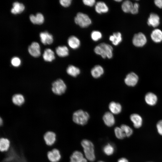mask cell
Masks as SVG:
<instances>
[{
  "label": "cell",
  "mask_w": 162,
  "mask_h": 162,
  "mask_svg": "<svg viewBox=\"0 0 162 162\" xmlns=\"http://www.w3.org/2000/svg\"><path fill=\"white\" fill-rule=\"evenodd\" d=\"M81 145L83 148L84 155L85 158L90 162H94L96 159L94 146L93 142L87 139L82 140Z\"/></svg>",
  "instance_id": "obj_1"
},
{
  "label": "cell",
  "mask_w": 162,
  "mask_h": 162,
  "mask_svg": "<svg viewBox=\"0 0 162 162\" xmlns=\"http://www.w3.org/2000/svg\"><path fill=\"white\" fill-rule=\"evenodd\" d=\"M112 47L110 45L102 43L96 46L94 49L95 53L100 56L103 58L110 59L113 56Z\"/></svg>",
  "instance_id": "obj_2"
},
{
  "label": "cell",
  "mask_w": 162,
  "mask_h": 162,
  "mask_svg": "<svg viewBox=\"0 0 162 162\" xmlns=\"http://www.w3.org/2000/svg\"><path fill=\"white\" fill-rule=\"evenodd\" d=\"M89 118L88 113L81 110L74 112L72 116V119L74 122L81 125H86L87 123Z\"/></svg>",
  "instance_id": "obj_3"
},
{
  "label": "cell",
  "mask_w": 162,
  "mask_h": 162,
  "mask_svg": "<svg viewBox=\"0 0 162 162\" xmlns=\"http://www.w3.org/2000/svg\"><path fill=\"white\" fill-rule=\"evenodd\" d=\"M75 23L82 28H86L92 24V20L89 16L81 12L78 13L74 18Z\"/></svg>",
  "instance_id": "obj_4"
},
{
  "label": "cell",
  "mask_w": 162,
  "mask_h": 162,
  "mask_svg": "<svg viewBox=\"0 0 162 162\" xmlns=\"http://www.w3.org/2000/svg\"><path fill=\"white\" fill-rule=\"evenodd\" d=\"M67 89V86L64 81L61 79H58L52 84V90L54 93L60 95L64 93Z\"/></svg>",
  "instance_id": "obj_5"
},
{
  "label": "cell",
  "mask_w": 162,
  "mask_h": 162,
  "mask_svg": "<svg viewBox=\"0 0 162 162\" xmlns=\"http://www.w3.org/2000/svg\"><path fill=\"white\" fill-rule=\"evenodd\" d=\"M147 42L145 35L142 33L140 32L135 34L132 39V43L134 46L137 47L144 46Z\"/></svg>",
  "instance_id": "obj_6"
},
{
  "label": "cell",
  "mask_w": 162,
  "mask_h": 162,
  "mask_svg": "<svg viewBox=\"0 0 162 162\" xmlns=\"http://www.w3.org/2000/svg\"><path fill=\"white\" fill-rule=\"evenodd\" d=\"M84 154L80 151H74L70 157L69 162H88Z\"/></svg>",
  "instance_id": "obj_7"
},
{
  "label": "cell",
  "mask_w": 162,
  "mask_h": 162,
  "mask_svg": "<svg viewBox=\"0 0 162 162\" xmlns=\"http://www.w3.org/2000/svg\"><path fill=\"white\" fill-rule=\"evenodd\" d=\"M47 156L51 162H58L62 158L60 151L56 148H53L49 151L47 153Z\"/></svg>",
  "instance_id": "obj_8"
},
{
  "label": "cell",
  "mask_w": 162,
  "mask_h": 162,
  "mask_svg": "<svg viewBox=\"0 0 162 162\" xmlns=\"http://www.w3.org/2000/svg\"><path fill=\"white\" fill-rule=\"evenodd\" d=\"M138 76L135 73L131 72L128 74L124 79V82L126 85L130 86H134L137 83Z\"/></svg>",
  "instance_id": "obj_9"
},
{
  "label": "cell",
  "mask_w": 162,
  "mask_h": 162,
  "mask_svg": "<svg viewBox=\"0 0 162 162\" xmlns=\"http://www.w3.org/2000/svg\"><path fill=\"white\" fill-rule=\"evenodd\" d=\"M28 50L29 54L34 57H38L40 55V46L37 42H33L28 46Z\"/></svg>",
  "instance_id": "obj_10"
},
{
  "label": "cell",
  "mask_w": 162,
  "mask_h": 162,
  "mask_svg": "<svg viewBox=\"0 0 162 162\" xmlns=\"http://www.w3.org/2000/svg\"><path fill=\"white\" fill-rule=\"evenodd\" d=\"M44 139L46 145L50 146H52L56 140V135L53 132L48 131L44 135Z\"/></svg>",
  "instance_id": "obj_11"
},
{
  "label": "cell",
  "mask_w": 162,
  "mask_h": 162,
  "mask_svg": "<svg viewBox=\"0 0 162 162\" xmlns=\"http://www.w3.org/2000/svg\"><path fill=\"white\" fill-rule=\"evenodd\" d=\"M103 119L105 124L108 127H111L115 124V120L113 114L107 112L104 114Z\"/></svg>",
  "instance_id": "obj_12"
},
{
  "label": "cell",
  "mask_w": 162,
  "mask_h": 162,
  "mask_svg": "<svg viewBox=\"0 0 162 162\" xmlns=\"http://www.w3.org/2000/svg\"><path fill=\"white\" fill-rule=\"evenodd\" d=\"M40 37L41 42L44 45L50 44L53 42V36L47 32L40 33Z\"/></svg>",
  "instance_id": "obj_13"
},
{
  "label": "cell",
  "mask_w": 162,
  "mask_h": 162,
  "mask_svg": "<svg viewBox=\"0 0 162 162\" xmlns=\"http://www.w3.org/2000/svg\"><path fill=\"white\" fill-rule=\"evenodd\" d=\"M160 17L156 14L151 13L148 19L147 24L153 27L158 26L160 24Z\"/></svg>",
  "instance_id": "obj_14"
},
{
  "label": "cell",
  "mask_w": 162,
  "mask_h": 162,
  "mask_svg": "<svg viewBox=\"0 0 162 162\" xmlns=\"http://www.w3.org/2000/svg\"><path fill=\"white\" fill-rule=\"evenodd\" d=\"M130 119L135 128H138L142 126V117L139 114L136 113L131 114L130 116Z\"/></svg>",
  "instance_id": "obj_15"
},
{
  "label": "cell",
  "mask_w": 162,
  "mask_h": 162,
  "mask_svg": "<svg viewBox=\"0 0 162 162\" xmlns=\"http://www.w3.org/2000/svg\"><path fill=\"white\" fill-rule=\"evenodd\" d=\"M95 10L98 13L101 14L107 12L109 11V8L105 2L99 1L95 4Z\"/></svg>",
  "instance_id": "obj_16"
},
{
  "label": "cell",
  "mask_w": 162,
  "mask_h": 162,
  "mask_svg": "<svg viewBox=\"0 0 162 162\" xmlns=\"http://www.w3.org/2000/svg\"><path fill=\"white\" fill-rule=\"evenodd\" d=\"M68 43L71 48L74 50L78 48L80 44V40L75 36L70 37L68 39Z\"/></svg>",
  "instance_id": "obj_17"
},
{
  "label": "cell",
  "mask_w": 162,
  "mask_h": 162,
  "mask_svg": "<svg viewBox=\"0 0 162 162\" xmlns=\"http://www.w3.org/2000/svg\"><path fill=\"white\" fill-rule=\"evenodd\" d=\"M104 72L103 68L99 65H96L91 70V74L92 76L95 78H98L100 77Z\"/></svg>",
  "instance_id": "obj_18"
},
{
  "label": "cell",
  "mask_w": 162,
  "mask_h": 162,
  "mask_svg": "<svg viewBox=\"0 0 162 162\" xmlns=\"http://www.w3.org/2000/svg\"><path fill=\"white\" fill-rule=\"evenodd\" d=\"M145 99L146 103L150 106H154L157 103L158 98L157 96L152 92H148L145 96Z\"/></svg>",
  "instance_id": "obj_19"
},
{
  "label": "cell",
  "mask_w": 162,
  "mask_h": 162,
  "mask_svg": "<svg viewBox=\"0 0 162 162\" xmlns=\"http://www.w3.org/2000/svg\"><path fill=\"white\" fill-rule=\"evenodd\" d=\"M29 19L31 22L35 24H41L44 21V16L40 13L37 14L35 16L33 14L29 16Z\"/></svg>",
  "instance_id": "obj_20"
},
{
  "label": "cell",
  "mask_w": 162,
  "mask_h": 162,
  "mask_svg": "<svg viewBox=\"0 0 162 162\" xmlns=\"http://www.w3.org/2000/svg\"><path fill=\"white\" fill-rule=\"evenodd\" d=\"M109 108L111 112L114 114L119 113L122 110V107L121 104L119 103L114 101L111 102L110 103Z\"/></svg>",
  "instance_id": "obj_21"
},
{
  "label": "cell",
  "mask_w": 162,
  "mask_h": 162,
  "mask_svg": "<svg viewBox=\"0 0 162 162\" xmlns=\"http://www.w3.org/2000/svg\"><path fill=\"white\" fill-rule=\"evenodd\" d=\"M151 37L155 43H160L162 41V31L158 29H155L152 31Z\"/></svg>",
  "instance_id": "obj_22"
},
{
  "label": "cell",
  "mask_w": 162,
  "mask_h": 162,
  "mask_svg": "<svg viewBox=\"0 0 162 162\" xmlns=\"http://www.w3.org/2000/svg\"><path fill=\"white\" fill-rule=\"evenodd\" d=\"M13 8L11 10V13L14 14H19L22 12L25 9V6L22 3L15 2L13 4Z\"/></svg>",
  "instance_id": "obj_23"
},
{
  "label": "cell",
  "mask_w": 162,
  "mask_h": 162,
  "mask_svg": "<svg viewBox=\"0 0 162 162\" xmlns=\"http://www.w3.org/2000/svg\"><path fill=\"white\" fill-rule=\"evenodd\" d=\"M109 39L113 45H118L122 40V34L120 32H114L110 36Z\"/></svg>",
  "instance_id": "obj_24"
},
{
  "label": "cell",
  "mask_w": 162,
  "mask_h": 162,
  "mask_svg": "<svg viewBox=\"0 0 162 162\" xmlns=\"http://www.w3.org/2000/svg\"><path fill=\"white\" fill-rule=\"evenodd\" d=\"M10 141L6 138H1L0 139V151L1 152L7 151L10 148Z\"/></svg>",
  "instance_id": "obj_25"
},
{
  "label": "cell",
  "mask_w": 162,
  "mask_h": 162,
  "mask_svg": "<svg viewBox=\"0 0 162 162\" xmlns=\"http://www.w3.org/2000/svg\"><path fill=\"white\" fill-rule=\"evenodd\" d=\"M44 60L46 62H51L55 59L54 52L51 49H46L43 55Z\"/></svg>",
  "instance_id": "obj_26"
},
{
  "label": "cell",
  "mask_w": 162,
  "mask_h": 162,
  "mask_svg": "<svg viewBox=\"0 0 162 162\" xmlns=\"http://www.w3.org/2000/svg\"><path fill=\"white\" fill-rule=\"evenodd\" d=\"M66 72L69 75L76 77L80 74V70L77 67L73 65H70L67 68Z\"/></svg>",
  "instance_id": "obj_27"
},
{
  "label": "cell",
  "mask_w": 162,
  "mask_h": 162,
  "mask_svg": "<svg viewBox=\"0 0 162 162\" xmlns=\"http://www.w3.org/2000/svg\"><path fill=\"white\" fill-rule=\"evenodd\" d=\"M57 54L60 57H65L69 55V50L67 47L63 46H58L56 49Z\"/></svg>",
  "instance_id": "obj_28"
},
{
  "label": "cell",
  "mask_w": 162,
  "mask_h": 162,
  "mask_svg": "<svg viewBox=\"0 0 162 162\" xmlns=\"http://www.w3.org/2000/svg\"><path fill=\"white\" fill-rule=\"evenodd\" d=\"M12 101L14 104L20 106L24 103L25 99L22 94H16L14 95L12 97Z\"/></svg>",
  "instance_id": "obj_29"
},
{
  "label": "cell",
  "mask_w": 162,
  "mask_h": 162,
  "mask_svg": "<svg viewBox=\"0 0 162 162\" xmlns=\"http://www.w3.org/2000/svg\"><path fill=\"white\" fill-rule=\"evenodd\" d=\"M115 151V148L113 145L110 143H107L105 145L103 148V151L104 154L107 156L112 155Z\"/></svg>",
  "instance_id": "obj_30"
},
{
  "label": "cell",
  "mask_w": 162,
  "mask_h": 162,
  "mask_svg": "<svg viewBox=\"0 0 162 162\" xmlns=\"http://www.w3.org/2000/svg\"><path fill=\"white\" fill-rule=\"evenodd\" d=\"M133 4L129 0H126L124 1L122 5V10L125 13H131L132 10Z\"/></svg>",
  "instance_id": "obj_31"
},
{
  "label": "cell",
  "mask_w": 162,
  "mask_h": 162,
  "mask_svg": "<svg viewBox=\"0 0 162 162\" xmlns=\"http://www.w3.org/2000/svg\"><path fill=\"white\" fill-rule=\"evenodd\" d=\"M114 133L116 137L118 139L122 140L126 137L125 133L120 127H117L115 128Z\"/></svg>",
  "instance_id": "obj_32"
},
{
  "label": "cell",
  "mask_w": 162,
  "mask_h": 162,
  "mask_svg": "<svg viewBox=\"0 0 162 162\" xmlns=\"http://www.w3.org/2000/svg\"><path fill=\"white\" fill-rule=\"evenodd\" d=\"M120 128L125 133L126 137H129L133 134V132L132 129L128 125L122 124Z\"/></svg>",
  "instance_id": "obj_33"
},
{
  "label": "cell",
  "mask_w": 162,
  "mask_h": 162,
  "mask_svg": "<svg viewBox=\"0 0 162 162\" xmlns=\"http://www.w3.org/2000/svg\"><path fill=\"white\" fill-rule=\"evenodd\" d=\"M102 34L101 32L98 31H93L91 33V37L92 40L97 41L100 39L102 38Z\"/></svg>",
  "instance_id": "obj_34"
},
{
  "label": "cell",
  "mask_w": 162,
  "mask_h": 162,
  "mask_svg": "<svg viewBox=\"0 0 162 162\" xmlns=\"http://www.w3.org/2000/svg\"><path fill=\"white\" fill-rule=\"evenodd\" d=\"M12 65L15 67H18L21 64V61L20 58L17 57L12 58L11 60Z\"/></svg>",
  "instance_id": "obj_35"
},
{
  "label": "cell",
  "mask_w": 162,
  "mask_h": 162,
  "mask_svg": "<svg viewBox=\"0 0 162 162\" xmlns=\"http://www.w3.org/2000/svg\"><path fill=\"white\" fill-rule=\"evenodd\" d=\"M71 0H61L59 1L60 4L64 7H68L71 4Z\"/></svg>",
  "instance_id": "obj_36"
},
{
  "label": "cell",
  "mask_w": 162,
  "mask_h": 162,
  "mask_svg": "<svg viewBox=\"0 0 162 162\" xmlns=\"http://www.w3.org/2000/svg\"><path fill=\"white\" fill-rule=\"evenodd\" d=\"M156 128L158 133L162 136V120L158 122L156 124Z\"/></svg>",
  "instance_id": "obj_37"
},
{
  "label": "cell",
  "mask_w": 162,
  "mask_h": 162,
  "mask_svg": "<svg viewBox=\"0 0 162 162\" xmlns=\"http://www.w3.org/2000/svg\"><path fill=\"white\" fill-rule=\"evenodd\" d=\"M95 0H83L82 2L84 4L87 6L92 7L95 3Z\"/></svg>",
  "instance_id": "obj_38"
},
{
  "label": "cell",
  "mask_w": 162,
  "mask_h": 162,
  "mask_svg": "<svg viewBox=\"0 0 162 162\" xmlns=\"http://www.w3.org/2000/svg\"><path fill=\"white\" fill-rule=\"evenodd\" d=\"M139 8V4L137 3H134L133 4V7L130 13L134 14H137L138 12Z\"/></svg>",
  "instance_id": "obj_39"
},
{
  "label": "cell",
  "mask_w": 162,
  "mask_h": 162,
  "mask_svg": "<svg viewBox=\"0 0 162 162\" xmlns=\"http://www.w3.org/2000/svg\"><path fill=\"white\" fill-rule=\"evenodd\" d=\"M154 3L157 7L162 8V0H155Z\"/></svg>",
  "instance_id": "obj_40"
},
{
  "label": "cell",
  "mask_w": 162,
  "mask_h": 162,
  "mask_svg": "<svg viewBox=\"0 0 162 162\" xmlns=\"http://www.w3.org/2000/svg\"><path fill=\"white\" fill-rule=\"evenodd\" d=\"M117 162H129L128 160L126 158H121L118 159Z\"/></svg>",
  "instance_id": "obj_41"
},
{
  "label": "cell",
  "mask_w": 162,
  "mask_h": 162,
  "mask_svg": "<svg viewBox=\"0 0 162 162\" xmlns=\"http://www.w3.org/2000/svg\"><path fill=\"white\" fill-rule=\"evenodd\" d=\"M3 120L1 118V117H0V126H2L3 125Z\"/></svg>",
  "instance_id": "obj_42"
},
{
  "label": "cell",
  "mask_w": 162,
  "mask_h": 162,
  "mask_svg": "<svg viewBox=\"0 0 162 162\" xmlns=\"http://www.w3.org/2000/svg\"><path fill=\"white\" fill-rule=\"evenodd\" d=\"M115 1L116 2H120L122 1V0H115Z\"/></svg>",
  "instance_id": "obj_43"
},
{
  "label": "cell",
  "mask_w": 162,
  "mask_h": 162,
  "mask_svg": "<svg viewBox=\"0 0 162 162\" xmlns=\"http://www.w3.org/2000/svg\"><path fill=\"white\" fill-rule=\"evenodd\" d=\"M97 162H105L103 160H100L98 161Z\"/></svg>",
  "instance_id": "obj_44"
},
{
  "label": "cell",
  "mask_w": 162,
  "mask_h": 162,
  "mask_svg": "<svg viewBox=\"0 0 162 162\" xmlns=\"http://www.w3.org/2000/svg\"></svg>",
  "instance_id": "obj_45"
}]
</instances>
